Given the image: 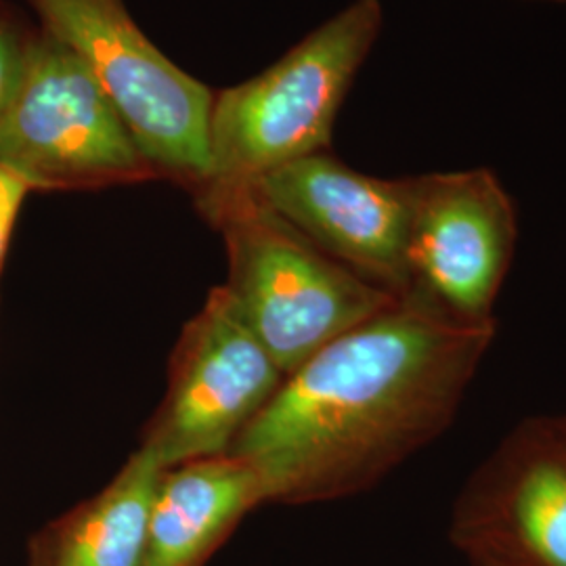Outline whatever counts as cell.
<instances>
[{"instance_id":"6da1fadb","label":"cell","mask_w":566,"mask_h":566,"mask_svg":"<svg viewBox=\"0 0 566 566\" xmlns=\"http://www.w3.org/2000/svg\"><path fill=\"white\" fill-rule=\"evenodd\" d=\"M495 336L399 298L285 376L227 453L256 472L264 504L359 493L453 424Z\"/></svg>"},{"instance_id":"7a4b0ae2","label":"cell","mask_w":566,"mask_h":566,"mask_svg":"<svg viewBox=\"0 0 566 566\" xmlns=\"http://www.w3.org/2000/svg\"><path fill=\"white\" fill-rule=\"evenodd\" d=\"M198 203L227 243L231 304L283 376L399 301L329 259L248 187H202Z\"/></svg>"},{"instance_id":"3957f363","label":"cell","mask_w":566,"mask_h":566,"mask_svg":"<svg viewBox=\"0 0 566 566\" xmlns=\"http://www.w3.org/2000/svg\"><path fill=\"white\" fill-rule=\"evenodd\" d=\"M380 30V0H355L261 76L214 95L203 187H242L327 151L336 116Z\"/></svg>"},{"instance_id":"277c9868","label":"cell","mask_w":566,"mask_h":566,"mask_svg":"<svg viewBox=\"0 0 566 566\" xmlns=\"http://www.w3.org/2000/svg\"><path fill=\"white\" fill-rule=\"evenodd\" d=\"M30 2L99 82L156 177L203 187L214 93L151 44L122 0Z\"/></svg>"},{"instance_id":"5b68a950","label":"cell","mask_w":566,"mask_h":566,"mask_svg":"<svg viewBox=\"0 0 566 566\" xmlns=\"http://www.w3.org/2000/svg\"><path fill=\"white\" fill-rule=\"evenodd\" d=\"M0 166L30 189L154 179L130 130L81 57L42 28L0 120Z\"/></svg>"},{"instance_id":"8992f818","label":"cell","mask_w":566,"mask_h":566,"mask_svg":"<svg viewBox=\"0 0 566 566\" xmlns=\"http://www.w3.org/2000/svg\"><path fill=\"white\" fill-rule=\"evenodd\" d=\"M413 179L409 294L464 324H497L518 243V214L489 168L430 172Z\"/></svg>"},{"instance_id":"52a82bcc","label":"cell","mask_w":566,"mask_h":566,"mask_svg":"<svg viewBox=\"0 0 566 566\" xmlns=\"http://www.w3.org/2000/svg\"><path fill=\"white\" fill-rule=\"evenodd\" d=\"M285 376L238 315L223 285L185 327L170 386L142 446L164 468L224 455Z\"/></svg>"},{"instance_id":"ba28073f","label":"cell","mask_w":566,"mask_h":566,"mask_svg":"<svg viewBox=\"0 0 566 566\" xmlns=\"http://www.w3.org/2000/svg\"><path fill=\"white\" fill-rule=\"evenodd\" d=\"M449 539L472 566H566V418L512 428L465 481Z\"/></svg>"},{"instance_id":"9c48e42d","label":"cell","mask_w":566,"mask_h":566,"mask_svg":"<svg viewBox=\"0 0 566 566\" xmlns=\"http://www.w3.org/2000/svg\"><path fill=\"white\" fill-rule=\"evenodd\" d=\"M248 187L329 259L369 283L409 294L413 179H376L322 151Z\"/></svg>"},{"instance_id":"30bf717a","label":"cell","mask_w":566,"mask_h":566,"mask_svg":"<svg viewBox=\"0 0 566 566\" xmlns=\"http://www.w3.org/2000/svg\"><path fill=\"white\" fill-rule=\"evenodd\" d=\"M261 504L256 472L231 453L166 468L143 566H206L243 514Z\"/></svg>"},{"instance_id":"8fae6325","label":"cell","mask_w":566,"mask_h":566,"mask_svg":"<svg viewBox=\"0 0 566 566\" xmlns=\"http://www.w3.org/2000/svg\"><path fill=\"white\" fill-rule=\"evenodd\" d=\"M163 464L142 446L99 495L44 526L32 539V566H143Z\"/></svg>"},{"instance_id":"7c38bea8","label":"cell","mask_w":566,"mask_h":566,"mask_svg":"<svg viewBox=\"0 0 566 566\" xmlns=\"http://www.w3.org/2000/svg\"><path fill=\"white\" fill-rule=\"evenodd\" d=\"M34 34L25 32L11 15L0 13V120L20 88Z\"/></svg>"},{"instance_id":"4fadbf2b","label":"cell","mask_w":566,"mask_h":566,"mask_svg":"<svg viewBox=\"0 0 566 566\" xmlns=\"http://www.w3.org/2000/svg\"><path fill=\"white\" fill-rule=\"evenodd\" d=\"M28 191H30L28 182L20 179L15 172H11L9 168L0 166V263L4 259L7 243Z\"/></svg>"},{"instance_id":"5bb4252c","label":"cell","mask_w":566,"mask_h":566,"mask_svg":"<svg viewBox=\"0 0 566 566\" xmlns=\"http://www.w3.org/2000/svg\"><path fill=\"white\" fill-rule=\"evenodd\" d=\"M533 2H566V0H533Z\"/></svg>"},{"instance_id":"9a60e30c","label":"cell","mask_w":566,"mask_h":566,"mask_svg":"<svg viewBox=\"0 0 566 566\" xmlns=\"http://www.w3.org/2000/svg\"><path fill=\"white\" fill-rule=\"evenodd\" d=\"M565 418H566V413H565Z\"/></svg>"}]
</instances>
